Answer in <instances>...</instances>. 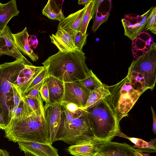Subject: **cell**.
Returning a JSON list of instances; mask_svg holds the SVG:
<instances>
[{
    "instance_id": "obj_10",
    "label": "cell",
    "mask_w": 156,
    "mask_h": 156,
    "mask_svg": "<svg viewBox=\"0 0 156 156\" xmlns=\"http://www.w3.org/2000/svg\"><path fill=\"white\" fill-rule=\"evenodd\" d=\"M12 33L8 26L0 31V56L7 55L23 62L28 65H33L22 54L16 47Z\"/></svg>"
},
{
    "instance_id": "obj_37",
    "label": "cell",
    "mask_w": 156,
    "mask_h": 156,
    "mask_svg": "<svg viewBox=\"0 0 156 156\" xmlns=\"http://www.w3.org/2000/svg\"><path fill=\"white\" fill-rule=\"evenodd\" d=\"M7 124L3 117L0 113V129L4 130L6 127Z\"/></svg>"
},
{
    "instance_id": "obj_35",
    "label": "cell",
    "mask_w": 156,
    "mask_h": 156,
    "mask_svg": "<svg viewBox=\"0 0 156 156\" xmlns=\"http://www.w3.org/2000/svg\"><path fill=\"white\" fill-rule=\"evenodd\" d=\"M104 0H94V3L91 12V17L92 19L96 11L99 8L101 4Z\"/></svg>"
},
{
    "instance_id": "obj_15",
    "label": "cell",
    "mask_w": 156,
    "mask_h": 156,
    "mask_svg": "<svg viewBox=\"0 0 156 156\" xmlns=\"http://www.w3.org/2000/svg\"><path fill=\"white\" fill-rule=\"evenodd\" d=\"M107 141L95 138L81 144L70 146L67 150L74 156H94L99 148Z\"/></svg>"
},
{
    "instance_id": "obj_24",
    "label": "cell",
    "mask_w": 156,
    "mask_h": 156,
    "mask_svg": "<svg viewBox=\"0 0 156 156\" xmlns=\"http://www.w3.org/2000/svg\"><path fill=\"white\" fill-rule=\"evenodd\" d=\"M94 3V0H91L86 4L85 10L82 17L80 25L76 31L80 32L83 34H86L88 24L90 20L92 19L91 15Z\"/></svg>"
},
{
    "instance_id": "obj_8",
    "label": "cell",
    "mask_w": 156,
    "mask_h": 156,
    "mask_svg": "<svg viewBox=\"0 0 156 156\" xmlns=\"http://www.w3.org/2000/svg\"><path fill=\"white\" fill-rule=\"evenodd\" d=\"M91 91L77 81L64 83V94L62 101L74 104L84 108Z\"/></svg>"
},
{
    "instance_id": "obj_4",
    "label": "cell",
    "mask_w": 156,
    "mask_h": 156,
    "mask_svg": "<svg viewBox=\"0 0 156 156\" xmlns=\"http://www.w3.org/2000/svg\"><path fill=\"white\" fill-rule=\"evenodd\" d=\"M85 109L96 138L111 141L120 131L116 115L105 99Z\"/></svg>"
},
{
    "instance_id": "obj_29",
    "label": "cell",
    "mask_w": 156,
    "mask_h": 156,
    "mask_svg": "<svg viewBox=\"0 0 156 156\" xmlns=\"http://www.w3.org/2000/svg\"><path fill=\"white\" fill-rule=\"evenodd\" d=\"M48 76L47 68L46 67H45L44 69L32 81L27 87L23 94H22V95L27 94L32 88L43 81Z\"/></svg>"
},
{
    "instance_id": "obj_23",
    "label": "cell",
    "mask_w": 156,
    "mask_h": 156,
    "mask_svg": "<svg viewBox=\"0 0 156 156\" xmlns=\"http://www.w3.org/2000/svg\"><path fill=\"white\" fill-rule=\"evenodd\" d=\"M43 15L49 19L55 20L60 22L64 19L65 17L60 8L54 0H48L42 10Z\"/></svg>"
},
{
    "instance_id": "obj_19",
    "label": "cell",
    "mask_w": 156,
    "mask_h": 156,
    "mask_svg": "<svg viewBox=\"0 0 156 156\" xmlns=\"http://www.w3.org/2000/svg\"><path fill=\"white\" fill-rule=\"evenodd\" d=\"M19 13L15 0H11L4 4L2 8L0 9V31L12 18L18 16Z\"/></svg>"
},
{
    "instance_id": "obj_34",
    "label": "cell",
    "mask_w": 156,
    "mask_h": 156,
    "mask_svg": "<svg viewBox=\"0 0 156 156\" xmlns=\"http://www.w3.org/2000/svg\"><path fill=\"white\" fill-rule=\"evenodd\" d=\"M28 42L30 47L35 48L37 47L38 41L36 36L34 35H29L28 38Z\"/></svg>"
},
{
    "instance_id": "obj_2",
    "label": "cell",
    "mask_w": 156,
    "mask_h": 156,
    "mask_svg": "<svg viewBox=\"0 0 156 156\" xmlns=\"http://www.w3.org/2000/svg\"><path fill=\"white\" fill-rule=\"evenodd\" d=\"M5 137L14 143L31 141L50 144L44 111H33L11 119Z\"/></svg>"
},
{
    "instance_id": "obj_18",
    "label": "cell",
    "mask_w": 156,
    "mask_h": 156,
    "mask_svg": "<svg viewBox=\"0 0 156 156\" xmlns=\"http://www.w3.org/2000/svg\"><path fill=\"white\" fill-rule=\"evenodd\" d=\"M14 42L19 50L28 56L33 61L38 59V57L29 46L28 38L29 36L26 27L21 31L12 34Z\"/></svg>"
},
{
    "instance_id": "obj_7",
    "label": "cell",
    "mask_w": 156,
    "mask_h": 156,
    "mask_svg": "<svg viewBox=\"0 0 156 156\" xmlns=\"http://www.w3.org/2000/svg\"><path fill=\"white\" fill-rule=\"evenodd\" d=\"M25 65L23 62L18 59L0 64V113L7 126L11 119V112L13 108L12 85L16 82L20 71Z\"/></svg>"
},
{
    "instance_id": "obj_17",
    "label": "cell",
    "mask_w": 156,
    "mask_h": 156,
    "mask_svg": "<svg viewBox=\"0 0 156 156\" xmlns=\"http://www.w3.org/2000/svg\"><path fill=\"white\" fill-rule=\"evenodd\" d=\"M45 81L49 93V103L48 106L61 103L64 96V83L51 76H48L45 79Z\"/></svg>"
},
{
    "instance_id": "obj_9",
    "label": "cell",
    "mask_w": 156,
    "mask_h": 156,
    "mask_svg": "<svg viewBox=\"0 0 156 156\" xmlns=\"http://www.w3.org/2000/svg\"><path fill=\"white\" fill-rule=\"evenodd\" d=\"M152 8L141 16L133 13L125 15L121 20L124 34L132 40L135 39L145 29Z\"/></svg>"
},
{
    "instance_id": "obj_20",
    "label": "cell",
    "mask_w": 156,
    "mask_h": 156,
    "mask_svg": "<svg viewBox=\"0 0 156 156\" xmlns=\"http://www.w3.org/2000/svg\"><path fill=\"white\" fill-rule=\"evenodd\" d=\"M86 8V4L82 9L72 14L61 21L58 27L63 30L72 29L76 31L78 28Z\"/></svg>"
},
{
    "instance_id": "obj_39",
    "label": "cell",
    "mask_w": 156,
    "mask_h": 156,
    "mask_svg": "<svg viewBox=\"0 0 156 156\" xmlns=\"http://www.w3.org/2000/svg\"><path fill=\"white\" fill-rule=\"evenodd\" d=\"M0 156H10L9 153L4 150H0Z\"/></svg>"
},
{
    "instance_id": "obj_22",
    "label": "cell",
    "mask_w": 156,
    "mask_h": 156,
    "mask_svg": "<svg viewBox=\"0 0 156 156\" xmlns=\"http://www.w3.org/2000/svg\"><path fill=\"white\" fill-rule=\"evenodd\" d=\"M127 138L135 144L132 147L141 151L148 152H156V139L150 142L146 141L141 139L129 137L124 134L121 132L119 136Z\"/></svg>"
},
{
    "instance_id": "obj_1",
    "label": "cell",
    "mask_w": 156,
    "mask_h": 156,
    "mask_svg": "<svg viewBox=\"0 0 156 156\" xmlns=\"http://www.w3.org/2000/svg\"><path fill=\"white\" fill-rule=\"evenodd\" d=\"M86 57L82 51L63 53L60 51L49 56L42 64L51 76L64 83L84 80L93 72L87 66Z\"/></svg>"
},
{
    "instance_id": "obj_31",
    "label": "cell",
    "mask_w": 156,
    "mask_h": 156,
    "mask_svg": "<svg viewBox=\"0 0 156 156\" xmlns=\"http://www.w3.org/2000/svg\"><path fill=\"white\" fill-rule=\"evenodd\" d=\"M45 79L39 90V92L43 101L45 102L44 106V109L47 107L49 105V93L47 84L45 81Z\"/></svg>"
},
{
    "instance_id": "obj_33",
    "label": "cell",
    "mask_w": 156,
    "mask_h": 156,
    "mask_svg": "<svg viewBox=\"0 0 156 156\" xmlns=\"http://www.w3.org/2000/svg\"><path fill=\"white\" fill-rule=\"evenodd\" d=\"M61 105L67 110L71 112H74L78 110L80 108L75 104L70 103L62 101Z\"/></svg>"
},
{
    "instance_id": "obj_40",
    "label": "cell",
    "mask_w": 156,
    "mask_h": 156,
    "mask_svg": "<svg viewBox=\"0 0 156 156\" xmlns=\"http://www.w3.org/2000/svg\"><path fill=\"white\" fill-rule=\"evenodd\" d=\"M91 0H79L78 2L79 4H86L88 3Z\"/></svg>"
},
{
    "instance_id": "obj_12",
    "label": "cell",
    "mask_w": 156,
    "mask_h": 156,
    "mask_svg": "<svg viewBox=\"0 0 156 156\" xmlns=\"http://www.w3.org/2000/svg\"><path fill=\"white\" fill-rule=\"evenodd\" d=\"M76 31L72 29L63 30L58 27L55 34L50 36L51 42L62 52L75 51L74 41Z\"/></svg>"
},
{
    "instance_id": "obj_25",
    "label": "cell",
    "mask_w": 156,
    "mask_h": 156,
    "mask_svg": "<svg viewBox=\"0 0 156 156\" xmlns=\"http://www.w3.org/2000/svg\"><path fill=\"white\" fill-rule=\"evenodd\" d=\"M77 82L91 91L103 83L93 72L85 79Z\"/></svg>"
},
{
    "instance_id": "obj_41",
    "label": "cell",
    "mask_w": 156,
    "mask_h": 156,
    "mask_svg": "<svg viewBox=\"0 0 156 156\" xmlns=\"http://www.w3.org/2000/svg\"><path fill=\"white\" fill-rule=\"evenodd\" d=\"M25 155V156H34L32 155L31 154H30L28 152H24Z\"/></svg>"
},
{
    "instance_id": "obj_36",
    "label": "cell",
    "mask_w": 156,
    "mask_h": 156,
    "mask_svg": "<svg viewBox=\"0 0 156 156\" xmlns=\"http://www.w3.org/2000/svg\"><path fill=\"white\" fill-rule=\"evenodd\" d=\"M152 113V114L153 122L152 130L154 134L156 133V114L152 106H151Z\"/></svg>"
},
{
    "instance_id": "obj_30",
    "label": "cell",
    "mask_w": 156,
    "mask_h": 156,
    "mask_svg": "<svg viewBox=\"0 0 156 156\" xmlns=\"http://www.w3.org/2000/svg\"><path fill=\"white\" fill-rule=\"evenodd\" d=\"M92 26V30L93 31H95L98 27L107 21L109 16V11L104 15L100 16L96 12Z\"/></svg>"
},
{
    "instance_id": "obj_27",
    "label": "cell",
    "mask_w": 156,
    "mask_h": 156,
    "mask_svg": "<svg viewBox=\"0 0 156 156\" xmlns=\"http://www.w3.org/2000/svg\"><path fill=\"white\" fill-rule=\"evenodd\" d=\"M156 7L151 9L148 17L145 29L156 34Z\"/></svg>"
},
{
    "instance_id": "obj_6",
    "label": "cell",
    "mask_w": 156,
    "mask_h": 156,
    "mask_svg": "<svg viewBox=\"0 0 156 156\" xmlns=\"http://www.w3.org/2000/svg\"><path fill=\"white\" fill-rule=\"evenodd\" d=\"M130 82L137 89L152 90L156 80V44H151L145 54L133 60L128 69Z\"/></svg>"
},
{
    "instance_id": "obj_11",
    "label": "cell",
    "mask_w": 156,
    "mask_h": 156,
    "mask_svg": "<svg viewBox=\"0 0 156 156\" xmlns=\"http://www.w3.org/2000/svg\"><path fill=\"white\" fill-rule=\"evenodd\" d=\"M48 129L50 144L55 142L61 120V103L53 104L44 109Z\"/></svg>"
},
{
    "instance_id": "obj_16",
    "label": "cell",
    "mask_w": 156,
    "mask_h": 156,
    "mask_svg": "<svg viewBox=\"0 0 156 156\" xmlns=\"http://www.w3.org/2000/svg\"><path fill=\"white\" fill-rule=\"evenodd\" d=\"M44 68L43 66H36L33 65H25L20 71L15 83L22 94L34 79Z\"/></svg>"
},
{
    "instance_id": "obj_5",
    "label": "cell",
    "mask_w": 156,
    "mask_h": 156,
    "mask_svg": "<svg viewBox=\"0 0 156 156\" xmlns=\"http://www.w3.org/2000/svg\"><path fill=\"white\" fill-rule=\"evenodd\" d=\"M108 88L110 94L105 99L119 122L127 116L140 96L145 91L135 87L130 82L128 75L116 84L108 86Z\"/></svg>"
},
{
    "instance_id": "obj_28",
    "label": "cell",
    "mask_w": 156,
    "mask_h": 156,
    "mask_svg": "<svg viewBox=\"0 0 156 156\" xmlns=\"http://www.w3.org/2000/svg\"><path fill=\"white\" fill-rule=\"evenodd\" d=\"M88 34H83L81 32L76 31L74 37V46L76 50L82 51L83 47L86 44Z\"/></svg>"
},
{
    "instance_id": "obj_38",
    "label": "cell",
    "mask_w": 156,
    "mask_h": 156,
    "mask_svg": "<svg viewBox=\"0 0 156 156\" xmlns=\"http://www.w3.org/2000/svg\"><path fill=\"white\" fill-rule=\"evenodd\" d=\"M134 149L136 156H149V154H148L144 153L143 152L139 151L135 148H134Z\"/></svg>"
},
{
    "instance_id": "obj_3",
    "label": "cell",
    "mask_w": 156,
    "mask_h": 156,
    "mask_svg": "<svg viewBox=\"0 0 156 156\" xmlns=\"http://www.w3.org/2000/svg\"><path fill=\"white\" fill-rule=\"evenodd\" d=\"M61 105V122L55 142L61 140L71 146L96 138L85 109L80 108L75 112H71Z\"/></svg>"
},
{
    "instance_id": "obj_26",
    "label": "cell",
    "mask_w": 156,
    "mask_h": 156,
    "mask_svg": "<svg viewBox=\"0 0 156 156\" xmlns=\"http://www.w3.org/2000/svg\"><path fill=\"white\" fill-rule=\"evenodd\" d=\"M23 95V99L28 104L33 111H44L42 99L39 94L37 98H32Z\"/></svg>"
},
{
    "instance_id": "obj_32",
    "label": "cell",
    "mask_w": 156,
    "mask_h": 156,
    "mask_svg": "<svg viewBox=\"0 0 156 156\" xmlns=\"http://www.w3.org/2000/svg\"><path fill=\"white\" fill-rule=\"evenodd\" d=\"M44 80L39 84L32 88L29 90L27 94H26V95L28 97L32 98H38L39 94H40L39 92V90Z\"/></svg>"
},
{
    "instance_id": "obj_14",
    "label": "cell",
    "mask_w": 156,
    "mask_h": 156,
    "mask_svg": "<svg viewBox=\"0 0 156 156\" xmlns=\"http://www.w3.org/2000/svg\"><path fill=\"white\" fill-rule=\"evenodd\" d=\"M17 143L21 151L34 156H59L57 149L50 144L26 141Z\"/></svg>"
},
{
    "instance_id": "obj_21",
    "label": "cell",
    "mask_w": 156,
    "mask_h": 156,
    "mask_svg": "<svg viewBox=\"0 0 156 156\" xmlns=\"http://www.w3.org/2000/svg\"><path fill=\"white\" fill-rule=\"evenodd\" d=\"M108 86L105 84L92 90L84 109L91 107L110 95Z\"/></svg>"
},
{
    "instance_id": "obj_13",
    "label": "cell",
    "mask_w": 156,
    "mask_h": 156,
    "mask_svg": "<svg viewBox=\"0 0 156 156\" xmlns=\"http://www.w3.org/2000/svg\"><path fill=\"white\" fill-rule=\"evenodd\" d=\"M94 156H136L134 148L126 143L107 141Z\"/></svg>"
}]
</instances>
